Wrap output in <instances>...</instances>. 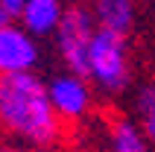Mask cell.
Wrapping results in <instances>:
<instances>
[{
    "instance_id": "9",
    "label": "cell",
    "mask_w": 155,
    "mask_h": 152,
    "mask_svg": "<svg viewBox=\"0 0 155 152\" xmlns=\"http://www.w3.org/2000/svg\"><path fill=\"white\" fill-rule=\"evenodd\" d=\"M132 108H135V123L140 126V132L147 135V140L155 149V79L135 85Z\"/></svg>"
},
{
    "instance_id": "5",
    "label": "cell",
    "mask_w": 155,
    "mask_h": 152,
    "mask_svg": "<svg viewBox=\"0 0 155 152\" xmlns=\"http://www.w3.org/2000/svg\"><path fill=\"white\" fill-rule=\"evenodd\" d=\"M41 64V44L26 32L21 24L0 26V79L18 73H38Z\"/></svg>"
},
{
    "instance_id": "11",
    "label": "cell",
    "mask_w": 155,
    "mask_h": 152,
    "mask_svg": "<svg viewBox=\"0 0 155 152\" xmlns=\"http://www.w3.org/2000/svg\"><path fill=\"white\" fill-rule=\"evenodd\" d=\"M0 152H29L24 146H15V144H0Z\"/></svg>"
},
{
    "instance_id": "12",
    "label": "cell",
    "mask_w": 155,
    "mask_h": 152,
    "mask_svg": "<svg viewBox=\"0 0 155 152\" xmlns=\"http://www.w3.org/2000/svg\"><path fill=\"white\" fill-rule=\"evenodd\" d=\"M3 24H9V21H6V18H3V15H0V26H3Z\"/></svg>"
},
{
    "instance_id": "8",
    "label": "cell",
    "mask_w": 155,
    "mask_h": 152,
    "mask_svg": "<svg viewBox=\"0 0 155 152\" xmlns=\"http://www.w3.org/2000/svg\"><path fill=\"white\" fill-rule=\"evenodd\" d=\"M88 9L94 15L97 29H103V32L129 38V32L135 29V18H138L135 0H91Z\"/></svg>"
},
{
    "instance_id": "4",
    "label": "cell",
    "mask_w": 155,
    "mask_h": 152,
    "mask_svg": "<svg viewBox=\"0 0 155 152\" xmlns=\"http://www.w3.org/2000/svg\"><path fill=\"white\" fill-rule=\"evenodd\" d=\"M47 94H50V102L59 120L64 126H73V123H82L94 114V105H97V91L91 88L85 76H76V73H68V70H59L47 79Z\"/></svg>"
},
{
    "instance_id": "10",
    "label": "cell",
    "mask_w": 155,
    "mask_h": 152,
    "mask_svg": "<svg viewBox=\"0 0 155 152\" xmlns=\"http://www.w3.org/2000/svg\"><path fill=\"white\" fill-rule=\"evenodd\" d=\"M24 6H26V0H0V15L6 18V21H12V24H18Z\"/></svg>"
},
{
    "instance_id": "3",
    "label": "cell",
    "mask_w": 155,
    "mask_h": 152,
    "mask_svg": "<svg viewBox=\"0 0 155 152\" xmlns=\"http://www.w3.org/2000/svg\"><path fill=\"white\" fill-rule=\"evenodd\" d=\"M94 35H97V24L85 3H73L64 9V18L53 35V44H56L61 68L68 73L88 76V56H91Z\"/></svg>"
},
{
    "instance_id": "6",
    "label": "cell",
    "mask_w": 155,
    "mask_h": 152,
    "mask_svg": "<svg viewBox=\"0 0 155 152\" xmlns=\"http://www.w3.org/2000/svg\"><path fill=\"white\" fill-rule=\"evenodd\" d=\"M64 9L68 6L61 0H26L18 24L24 26L32 38H38V41L47 38V35L53 38L59 24H61V18H64Z\"/></svg>"
},
{
    "instance_id": "13",
    "label": "cell",
    "mask_w": 155,
    "mask_h": 152,
    "mask_svg": "<svg viewBox=\"0 0 155 152\" xmlns=\"http://www.w3.org/2000/svg\"><path fill=\"white\" fill-rule=\"evenodd\" d=\"M135 3H138V0H135Z\"/></svg>"
},
{
    "instance_id": "7",
    "label": "cell",
    "mask_w": 155,
    "mask_h": 152,
    "mask_svg": "<svg viewBox=\"0 0 155 152\" xmlns=\"http://www.w3.org/2000/svg\"><path fill=\"white\" fill-rule=\"evenodd\" d=\"M105 152H155L147 135L140 132L135 117L129 114H111L105 120Z\"/></svg>"
},
{
    "instance_id": "1",
    "label": "cell",
    "mask_w": 155,
    "mask_h": 152,
    "mask_svg": "<svg viewBox=\"0 0 155 152\" xmlns=\"http://www.w3.org/2000/svg\"><path fill=\"white\" fill-rule=\"evenodd\" d=\"M59 120L41 73H18L0 79V135L6 144L29 152H53L64 144Z\"/></svg>"
},
{
    "instance_id": "2",
    "label": "cell",
    "mask_w": 155,
    "mask_h": 152,
    "mask_svg": "<svg viewBox=\"0 0 155 152\" xmlns=\"http://www.w3.org/2000/svg\"><path fill=\"white\" fill-rule=\"evenodd\" d=\"M85 79L103 97H111V100L123 97L132 88V79H135L129 38L97 29L94 44H91V56H88V76Z\"/></svg>"
}]
</instances>
